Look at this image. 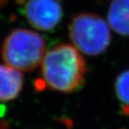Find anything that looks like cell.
<instances>
[{
    "instance_id": "obj_1",
    "label": "cell",
    "mask_w": 129,
    "mask_h": 129,
    "mask_svg": "<svg viewBox=\"0 0 129 129\" xmlns=\"http://www.w3.org/2000/svg\"><path fill=\"white\" fill-rule=\"evenodd\" d=\"M43 81L55 91L70 93L82 86L86 73L80 51L70 44H60L49 50L41 64Z\"/></svg>"
},
{
    "instance_id": "obj_2",
    "label": "cell",
    "mask_w": 129,
    "mask_h": 129,
    "mask_svg": "<svg viewBox=\"0 0 129 129\" xmlns=\"http://www.w3.org/2000/svg\"><path fill=\"white\" fill-rule=\"evenodd\" d=\"M45 43L37 33L15 29L4 39L1 55L5 64L18 71H29L40 66L45 56Z\"/></svg>"
},
{
    "instance_id": "obj_3",
    "label": "cell",
    "mask_w": 129,
    "mask_h": 129,
    "mask_svg": "<svg viewBox=\"0 0 129 129\" xmlns=\"http://www.w3.org/2000/svg\"><path fill=\"white\" fill-rule=\"evenodd\" d=\"M109 24L94 14H80L72 18L69 37L80 52L87 55L104 53L112 41Z\"/></svg>"
},
{
    "instance_id": "obj_4",
    "label": "cell",
    "mask_w": 129,
    "mask_h": 129,
    "mask_svg": "<svg viewBox=\"0 0 129 129\" xmlns=\"http://www.w3.org/2000/svg\"><path fill=\"white\" fill-rule=\"evenodd\" d=\"M23 4V13L27 21L39 30L50 31L62 19L60 0H27Z\"/></svg>"
},
{
    "instance_id": "obj_5",
    "label": "cell",
    "mask_w": 129,
    "mask_h": 129,
    "mask_svg": "<svg viewBox=\"0 0 129 129\" xmlns=\"http://www.w3.org/2000/svg\"><path fill=\"white\" fill-rule=\"evenodd\" d=\"M23 83L24 78L19 71L0 64V102L15 99L21 91Z\"/></svg>"
},
{
    "instance_id": "obj_6",
    "label": "cell",
    "mask_w": 129,
    "mask_h": 129,
    "mask_svg": "<svg viewBox=\"0 0 129 129\" xmlns=\"http://www.w3.org/2000/svg\"><path fill=\"white\" fill-rule=\"evenodd\" d=\"M107 20L116 33L129 36V0H112L108 9Z\"/></svg>"
},
{
    "instance_id": "obj_7",
    "label": "cell",
    "mask_w": 129,
    "mask_h": 129,
    "mask_svg": "<svg viewBox=\"0 0 129 129\" xmlns=\"http://www.w3.org/2000/svg\"><path fill=\"white\" fill-rule=\"evenodd\" d=\"M115 91L117 98L127 107H129V70L117 76L115 82Z\"/></svg>"
},
{
    "instance_id": "obj_8",
    "label": "cell",
    "mask_w": 129,
    "mask_h": 129,
    "mask_svg": "<svg viewBox=\"0 0 129 129\" xmlns=\"http://www.w3.org/2000/svg\"><path fill=\"white\" fill-rule=\"evenodd\" d=\"M9 0H0V9H1L2 7H4L7 4H8V2H9Z\"/></svg>"
}]
</instances>
